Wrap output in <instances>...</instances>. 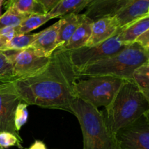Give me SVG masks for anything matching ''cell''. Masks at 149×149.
<instances>
[{
    "label": "cell",
    "instance_id": "cell-1",
    "mask_svg": "<svg viewBox=\"0 0 149 149\" xmlns=\"http://www.w3.org/2000/svg\"><path fill=\"white\" fill-rule=\"evenodd\" d=\"M79 78L68 51L58 48L43 71L14 80L13 84L21 102L28 106L60 109L71 113V103L75 99L74 86Z\"/></svg>",
    "mask_w": 149,
    "mask_h": 149
},
{
    "label": "cell",
    "instance_id": "cell-2",
    "mask_svg": "<svg viewBox=\"0 0 149 149\" xmlns=\"http://www.w3.org/2000/svg\"><path fill=\"white\" fill-rule=\"evenodd\" d=\"M106 110L105 116L109 129L116 134L122 128L149 113V100L132 79L124 80Z\"/></svg>",
    "mask_w": 149,
    "mask_h": 149
},
{
    "label": "cell",
    "instance_id": "cell-3",
    "mask_svg": "<svg viewBox=\"0 0 149 149\" xmlns=\"http://www.w3.org/2000/svg\"><path fill=\"white\" fill-rule=\"evenodd\" d=\"M71 109L81 127L83 149H121L103 112L79 98L73 100Z\"/></svg>",
    "mask_w": 149,
    "mask_h": 149
},
{
    "label": "cell",
    "instance_id": "cell-4",
    "mask_svg": "<svg viewBox=\"0 0 149 149\" xmlns=\"http://www.w3.org/2000/svg\"><path fill=\"white\" fill-rule=\"evenodd\" d=\"M149 61V51L137 43L127 45L117 53L85 67L78 72L79 77L107 76L122 79H132L134 71Z\"/></svg>",
    "mask_w": 149,
    "mask_h": 149
},
{
    "label": "cell",
    "instance_id": "cell-5",
    "mask_svg": "<svg viewBox=\"0 0 149 149\" xmlns=\"http://www.w3.org/2000/svg\"><path fill=\"white\" fill-rule=\"evenodd\" d=\"M124 79L107 76L79 79L74 86L75 98H79L94 107H107L113 100Z\"/></svg>",
    "mask_w": 149,
    "mask_h": 149
},
{
    "label": "cell",
    "instance_id": "cell-6",
    "mask_svg": "<svg viewBox=\"0 0 149 149\" xmlns=\"http://www.w3.org/2000/svg\"><path fill=\"white\" fill-rule=\"evenodd\" d=\"M125 47L121 42L118 33L95 45L85 46L68 51V57L71 64L78 73L88 65L117 53Z\"/></svg>",
    "mask_w": 149,
    "mask_h": 149
},
{
    "label": "cell",
    "instance_id": "cell-7",
    "mask_svg": "<svg viewBox=\"0 0 149 149\" xmlns=\"http://www.w3.org/2000/svg\"><path fill=\"white\" fill-rule=\"evenodd\" d=\"M13 65L14 79L31 77L43 71L50 61V57L40 55L29 47L17 51H6Z\"/></svg>",
    "mask_w": 149,
    "mask_h": 149
},
{
    "label": "cell",
    "instance_id": "cell-8",
    "mask_svg": "<svg viewBox=\"0 0 149 149\" xmlns=\"http://www.w3.org/2000/svg\"><path fill=\"white\" fill-rule=\"evenodd\" d=\"M148 116L143 115L115 134L121 149H149Z\"/></svg>",
    "mask_w": 149,
    "mask_h": 149
},
{
    "label": "cell",
    "instance_id": "cell-9",
    "mask_svg": "<svg viewBox=\"0 0 149 149\" xmlns=\"http://www.w3.org/2000/svg\"><path fill=\"white\" fill-rule=\"evenodd\" d=\"M20 102L13 81L0 87V132L6 131L20 136L15 127L14 115L16 107Z\"/></svg>",
    "mask_w": 149,
    "mask_h": 149
},
{
    "label": "cell",
    "instance_id": "cell-10",
    "mask_svg": "<svg viewBox=\"0 0 149 149\" xmlns=\"http://www.w3.org/2000/svg\"><path fill=\"white\" fill-rule=\"evenodd\" d=\"M149 15V0H129L111 17L116 22L119 31L128 25Z\"/></svg>",
    "mask_w": 149,
    "mask_h": 149
},
{
    "label": "cell",
    "instance_id": "cell-11",
    "mask_svg": "<svg viewBox=\"0 0 149 149\" xmlns=\"http://www.w3.org/2000/svg\"><path fill=\"white\" fill-rule=\"evenodd\" d=\"M119 33L120 31L113 17H100L93 22L91 34L86 47L93 46L104 42Z\"/></svg>",
    "mask_w": 149,
    "mask_h": 149
},
{
    "label": "cell",
    "instance_id": "cell-12",
    "mask_svg": "<svg viewBox=\"0 0 149 149\" xmlns=\"http://www.w3.org/2000/svg\"><path fill=\"white\" fill-rule=\"evenodd\" d=\"M60 21H57L52 26L38 33V36L31 45L40 55L45 57H50L54 51L58 48V29Z\"/></svg>",
    "mask_w": 149,
    "mask_h": 149
},
{
    "label": "cell",
    "instance_id": "cell-13",
    "mask_svg": "<svg viewBox=\"0 0 149 149\" xmlns=\"http://www.w3.org/2000/svg\"><path fill=\"white\" fill-rule=\"evenodd\" d=\"M129 0H92L84 13L92 20L111 16Z\"/></svg>",
    "mask_w": 149,
    "mask_h": 149
},
{
    "label": "cell",
    "instance_id": "cell-14",
    "mask_svg": "<svg viewBox=\"0 0 149 149\" xmlns=\"http://www.w3.org/2000/svg\"><path fill=\"white\" fill-rule=\"evenodd\" d=\"M93 22V20L83 14L82 19L79 25L69 40L63 46L59 48H61L65 51H71L85 47L91 34Z\"/></svg>",
    "mask_w": 149,
    "mask_h": 149
},
{
    "label": "cell",
    "instance_id": "cell-15",
    "mask_svg": "<svg viewBox=\"0 0 149 149\" xmlns=\"http://www.w3.org/2000/svg\"><path fill=\"white\" fill-rule=\"evenodd\" d=\"M82 17L83 14L72 13L63 16L60 18L58 41H57L58 48L63 46L69 40L79 25Z\"/></svg>",
    "mask_w": 149,
    "mask_h": 149
},
{
    "label": "cell",
    "instance_id": "cell-16",
    "mask_svg": "<svg viewBox=\"0 0 149 149\" xmlns=\"http://www.w3.org/2000/svg\"><path fill=\"white\" fill-rule=\"evenodd\" d=\"M148 30H149V15L146 16L122 29L119 33V37L122 43L127 46L135 43L137 38Z\"/></svg>",
    "mask_w": 149,
    "mask_h": 149
},
{
    "label": "cell",
    "instance_id": "cell-17",
    "mask_svg": "<svg viewBox=\"0 0 149 149\" xmlns=\"http://www.w3.org/2000/svg\"><path fill=\"white\" fill-rule=\"evenodd\" d=\"M92 0H61L59 4L49 13L53 18L60 17L68 14H79L85 9Z\"/></svg>",
    "mask_w": 149,
    "mask_h": 149
},
{
    "label": "cell",
    "instance_id": "cell-18",
    "mask_svg": "<svg viewBox=\"0 0 149 149\" xmlns=\"http://www.w3.org/2000/svg\"><path fill=\"white\" fill-rule=\"evenodd\" d=\"M53 17L49 14H31L26 17L17 27L15 28L16 34L29 33L38 29Z\"/></svg>",
    "mask_w": 149,
    "mask_h": 149
},
{
    "label": "cell",
    "instance_id": "cell-19",
    "mask_svg": "<svg viewBox=\"0 0 149 149\" xmlns=\"http://www.w3.org/2000/svg\"><path fill=\"white\" fill-rule=\"evenodd\" d=\"M4 7H14L26 15L46 14L44 7L37 0H6Z\"/></svg>",
    "mask_w": 149,
    "mask_h": 149
},
{
    "label": "cell",
    "instance_id": "cell-20",
    "mask_svg": "<svg viewBox=\"0 0 149 149\" xmlns=\"http://www.w3.org/2000/svg\"><path fill=\"white\" fill-rule=\"evenodd\" d=\"M132 80L141 93L149 100V61L144 63L134 71Z\"/></svg>",
    "mask_w": 149,
    "mask_h": 149
},
{
    "label": "cell",
    "instance_id": "cell-21",
    "mask_svg": "<svg viewBox=\"0 0 149 149\" xmlns=\"http://www.w3.org/2000/svg\"><path fill=\"white\" fill-rule=\"evenodd\" d=\"M37 36L38 33L16 34L7 45L0 49V51H17L26 49L31 47Z\"/></svg>",
    "mask_w": 149,
    "mask_h": 149
},
{
    "label": "cell",
    "instance_id": "cell-22",
    "mask_svg": "<svg viewBox=\"0 0 149 149\" xmlns=\"http://www.w3.org/2000/svg\"><path fill=\"white\" fill-rule=\"evenodd\" d=\"M29 15L23 14L14 7L6 9L4 14L0 15V29L5 27L16 28Z\"/></svg>",
    "mask_w": 149,
    "mask_h": 149
},
{
    "label": "cell",
    "instance_id": "cell-23",
    "mask_svg": "<svg viewBox=\"0 0 149 149\" xmlns=\"http://www.w3.org/2000/svg\"><path fill=\"white\" fill-rule=\"evenodd\" d=\"M13 65L5 52L0 51V81H14Z\"/></svg>",
    "mask_w": 149,
    "mask_h": 149
},
{
    "label": "cell",
    "instance_id": "cell-24",
    "mask_svg": "<svg viewBox=\"0 0 149 149\" xmlns=\"http://www.w3.org/2000/svg\"><path fill=\"white\" fill-rule=\"evenodd\" d=\"M23 140L21 137L14 135L10 132L1 131L0 132V147L7 148L10 147L16 146L20 149H23Z\"/></svg>",
    "mask_w": 149,
    "mask_h": 149
},
{
    "label": "cell",
    "instance_id": "cell-25",
    "mask_svg": "<svg viewBox=\"0 0 149 149\" xmlns=\"http://www.w3.org/2000/svg\"><path fill=\"white\" fill-rule=\"evenodd\" d=\"M28 105L23 102H20L17 106L14 115V125L17 132L20 130L23 125L26 124L29 119Z\"/></svg>",
    "mask_w": 149,
    "mask_h": 149
},
{
    "label": "cell",
    "instance_id": "cell-26",
    "mask_svg": "<svg viewBox=\"0 0 149 149\" xmlns=\"http://www.w3.org/2000/svg\"><path fill=\"white\" fill-rule=\"evenodd\" d=\"M15 35H16L15 28L5 27L0 29V49L7 45Z\"/></svg>",
    "mask_w": 149,
    "mask_h": 149
},
{
    "label": "cell",
    "instance_id": "cell-27",
    "mask_svg": "<svg viewBox=\"0 0 149 149\" xmlns=\"http://www.w3.org/2000/svg\"><path fill=\"white\" fill-rule=\"evenodd\" d=\"M135 43H137L141 47L149 51V30L140 35L136 39Z\"/></svg>",
    "mask_w": 149,
    "mask_h": 149
},
{
    "label": "cell",
    "instance_id": "cell-28",
    "mask_svg": "<svg viewBox=\"0 0 149 149\" xmlns=\"http://www.w3.org/2000/svg\"><path fill=\"white\" fill-rule=\"evenodd\" d=\"M45 9L46 13H49L53 10L61 0H37Z\"/></svg>",
    "mask_w": 149,
    "mask_h": 149
},
{
    "label": "cell",
    "instance_id": "cell-29",
    "mask_svg": "<svg viewBox=\"0 0 149 149\" xmlns=\"http://www.w3.org/2000/svg\"><path fill=\"white\" fill-rule=\"evenodd\" d=\"M28 149H47V146L43 141L36 140Z\"/></svg>",
    "mask_w": 149,
    "mask_h": 149
},
{
    "label": "cell",
    "instance_id": "cell-30",
    "mask_svg": "<svg viewBox=\"0 0 149 149\" xmlns=\"http://www.w3.org/2000/svg\"><path fill=\"white\" fill-rule=\"evenodd\" d=\"M11 81H0V87L5 85V84H8V83L11 82Z\"/></svg>",
    "mask_w": 149,
    "mask_h": 149
},
{
    "label": "cell",
    "instance_id": "cell-31",
    "mask_svg": "<svg viewBox=\"0 0 149 149\" xmlns=\"http://www.w3.org/2000/svg\"><path fill=\"white\" fill-rule=\"evenodd\" d=\"M4 0H0V15H1V7L3 5V3H4Z\"/></svg>",
    "mask_w": 149,
    "mask_h": 149
},
{
    "label": "cell",
    "instance_id": "cell-32",
    "mask_svg": "<svg viewBox=\"0 0 149 149\" xmlns=\"http://www.w3.org/2000/svg\"><path fill=\"white\" fill-rule=\"evenodd\" d=\"M0 149H5V148H1V147H0Z\"/></svg>",
    "mask_w": 149,
    "mask_h": 149
}]
</instances>
